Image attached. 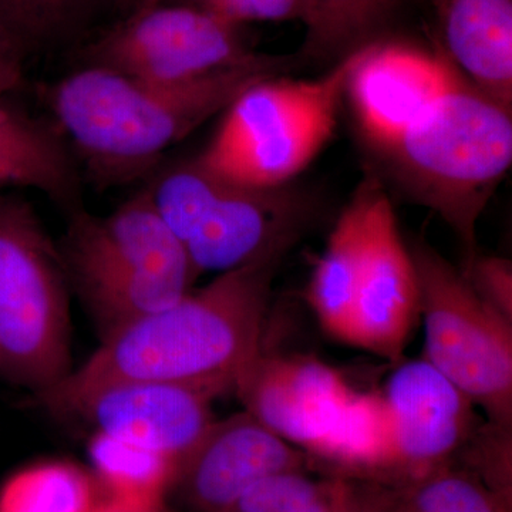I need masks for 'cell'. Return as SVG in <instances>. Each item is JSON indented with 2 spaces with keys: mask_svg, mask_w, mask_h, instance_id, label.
<instances>
[{
  "mask_svg": "<svg viewBox=\"0 0 512 512\" xmlns=\"http://www.w3.org/2000/svg\"><path fill=\"white\" fill-rule=\"evenodd\" d=\"M245 412L309 457L323 447L356 390L313 356L265 353L239 375L234 392Z\"/></svg>",
  "mask_w": 512,
  "mask_h": 512,
  "instance_id": "obj_10",
  "label": "cell"
},
{
  "mask_svg": "<svg viewBox=\"0 0 512 512\" xmlns=\"http://www.w3.org/2000/svg\"><path fill=\"white\" fill-rule=\"evenodd\" d=\"M382 154L417 204L476 252L477 225L512 163L511 107L453 67L446 92Z\"/></svg>",
  "mask_w": 512,
  "mask_h": 512,
  "instance_id": "obj_3",
  "label": "cell"
},
{
  "mask_svg": "<svg viewBox=\"0 0 512 512\" xmlns=\"http://www.w3.org/2000/svg\"><path fill=\"white\" fill-rule=\"evenodd\" d=\"M384 384L393 456L380 483L414 480L453 464L477 429V407L426 359L402 360Z\"/></svg>",
  "mask_w": 512,
  "mask_h": 512,
  "instance_id": "obj_8",
  "label": "cell"
},
{
  "mask_svg": "<svg viewBox=\"0 0 512 512\" xmlns=\"http://www.w3.org/2000/svg\"><path fill=\"white\" fill-rule=\"evenodd\" d=\"M70 289L32 202L0 191V370L32 396L72 372Z\"/></svg>",
  "mask_w": 512,
  "mask_h": 512,
  "instance_id": "obj_4",
  "label": "cell"
},
{
  "mask_svg": "<svg viewBox=\"0 0 512 512\" xmlns=\"http://www.w3.org/2000/svg\"><path fill=\"white\" fill-rule=\"evenodd\" d=\"M288 252L221 272L195 292L101 339L93 355L62 382L32 396L62 416L84 393L120 380L194 387L217 399L264 350L272 286Z\"/></svg>",
  "mask_w": 512,
  "mask_h": 512,
  "instance_id": "obj_1",
  "label": "cell"
},
{
  "mask_svg": "<svg viewBox=\"0 0 512 512\" xmlns=\"http://www.w3.org/2000/svg\"><path fill=\"white\" fill-rule=\"evenodd\" d=\"M13 97H0V191L30 188L67 214L80 210L83 178L66 137Z\"/></svg>",
  "mask_w": 512,
  "mask_h": 512,
  "instance_id": "obj_17",
  "label": "cell"
},
{
  "mask_svg": "<svg viewBox=\"0 0 512 512\" xmlns=\"http://www.w3.org/2000/svg\"><path fill=\"white\" fill-rule=\"evenodd\" d=\"M419 320V282L412 255L380 187L370 210L348 345L396 365L402 362Z\"/></svg>",
  "mask_w": 512,
  "mask_h": 512,
  "instance_id": "obj_12",
  "label": "cell"
},
{
  "mask_svg": "<svg viewBox=\"0 0 512 512\" xmlns=\"http://www.w3.org/2000/svg\"><path fill=\"white\" fill-rule=\"evenodd\" d=\"M205 10L231 25L245 26L259 22H292L303 20L308 0H165Z\"/></svg>",
  "mask_w": 512,
  "mask_h": 512,
  "instance_id": "obj_27",
  "label": "cell"
},
{
  "mask_svg": "<svg viewBox=\"0 0 512 512\" xmlns=\"http://www.w3.org/2000/svg\"><path fill=\"white\" fill-rule=\"evenodd\" d=\"M380 187L382 185L375 178H366L357 187L330 234L325 252L313 269L306 293L320 328L330 338L346 345L366 247L370 210Z\"/></svg>",
  "mask_w": 512,
  "mask_h": 512,
  "instance_id": "obj_18",
  "label": "cell"
},
{
  "mask_svg": "<svg viewBox=\"0 0 512 512\" xmlns=\"http://www.w3.org/2000/svg\"><path fill=\"white\" fill-rule=\"evenodd\" d=\"M416 0H308L302 59L336 62L386 39L403 9Z\"/></svg>",
  "mask_w": 512,
  "mask_h": 512,
  "instance_id": "obj_21",
  "label": "cell"
},
{
  "mask_svg": "<svg viewBox=\"0 0 512 512\" xmlns=\"http://www.w3.org/2000/svg\"><path fill=\"white\" fill-rule=\"evenodd\" d=\"M312 458L245 412L214 420L181 461L174 491L192 512H225L254 485Z\"/></svg>",
  "mask_w": 512,
  "mask_h": 512,
  "instance_id": "obj_11",
  "label": "cell"
},
{
  "mask_svg": "<svg viewBox=\"0 0 512 512\" xmlns=\"http://www.w3.org/2000/svg\"><path fill=\"white\" fill-rule=\"evenodd\" d=\"M311 215V202L291 184L255 187L227 178L184 247L198 275L221 274L291 251Z\"/></svg>",
  "mask_w": 512,
  "mask_h": 512,
  "instance_id": "obj_9",
  "label": "cell"
},
{
  "mask_svg": "<svg viewBox=\"0 0 512 512\" xmlns=\"http://www.w3.org/2000/svg\"><path fill=\"white\" fill-rule=\"evenodd\" d=\"M451 74L437 50L382 39L357 50L346 93L363 133L384 150L446 92Z\"/></svg>",
  "mask_w": 512,
  "mask_h": 512,
  "instance_id": "obj_14",
  "label": "cell"
},
{
  "mask_svg": "<svg viewBox=\"0 0 512 512\" xmlns=\"http://www.w3.org/2000/svg\"><path fill=\"white\" fill-rule=\"evenodd\" d=\"M436 50L467 82L512 107V0H416Z\"/></svg>",
  "mask_w": 512,
  "mask_h": 512,
  "instance_id": "obj_16",
  "label": "cell"
},
{
  "mask_svg": "<svg viewBox=\"0 0 512 512\" xmlns=\"http://www.w3.org/2000/svg\"><path fill=\"white\" fill-rule=\"evenodd\" d=\"M244 29L194 6L161 2L123 16L84 49L83 62L140 82L188 83L258 55Z\"/></svg>",
  "mask_w": 512,
  "mask_h": 512,
  "instance_id": "obj_7",
  "label": "cell"
},
{
  "mask_svg": "<svg viewBox=\"0 0 512 512\" xmlns=\"http://www.w3.org/2000/svg\"><path fill=\"white\" fill-rule=\"evenodd\" d=\"M67 215L66 232L57 244L70 289L92 316L101 339L191 291V286L124 261L101 238L96 215L84 208Z\"/></svg>",
  "mask_w": 512,
  "mask_h": 512,
  "instance_id": "obj_15",
  "label": "cell"
},
{
  "mask_svg": "<svg viewBox=\"0 0 512 512\" xmlns=\"http://www.w3.org/2000/svg\"><path fill=\"white\" fill-rule=\"evenodd\" d=\"M96 224L109 248L141 271L191 288L200 276L183 242L161 217L146 187L109 217H96Z\"/></svg>",
  "mask_w": 512,
  "mask_h": 512,
  "instance_id": "obj_20",
  "label": "cell"
},
{
  "mask_svg": "<svg viewBox=\"0 0 512 512\" xmlns=\"http://www.w3.org/2000/svg\"><path fill=\"white\" fill-rule=\"evenodd\" d=\"M87 451L101 497L131 504H164L174 491L180 471L174 458L97 431Z\"/></svg>",
  "mask_w": 512,
  "mask_h": 512,
  "instance_id": "obj_22",
  "label": "cell"
},
{
  "mask_svg": "<svg viewBox=\"0 0 512 512\" xmlns=\"http://www.w3.org/2000/svg\"><path fill=\"white\" fill-rule=\"evenodd\" d=\"M210 394L181 384L120 380L94 387L62 416L80 417L94 431L181 461L214 421Z\"/></svg>",
  "mask_w": 512,
  "mask_h": 512,
  "instance_id": "obj_13",
  "label": "cell"
},
{
  "mask_svg": "<svg viewBox=\"0 0 512 512\" xmlns=\"http://www.w3.org/2000/svg\"><path fill=\"white\" fill-rule=\"evenodd\" d=\"M29 53L0 25V97L15 96L25 87Z\"/></svg>",
  "mask_w": 512,
  "mask_h": 512,
  "instance_id": "obj_29",
  "label": "cell"
},
{
  "mask_svg": "<svg viewBox=\"0 0 512 512\" xmlns=\"http://www.w3.org/2000/svg\"><path fill=\"white\" fill-rule=\"evenodd\" d=\"M461 274L474 293L498 315L512 322V264L497 255L467 256Z\"/></svg>",
  "mask_w": 512,
  "mask_h": 512,
  "instance_id": "obj_28",
  "label": "cell"
},
{
  "mask_svg": "<svg viewBox=\"0 0 512 512\" xmlns=\"http://www.w3.org/2000/svg\"><path fill=\"white\" fill-rule=\"evenodd\" d=\"M409 251L419 282L424 359L488 421L512 427V322L485 305L460 268L427 242Z\"/></svg>",
  "mask_w": 512,
  "mask_h": 512,
  "instance_id": "obj_6",
  "label": "cell"
},
{
  "mask_svg": "<svg viewBox=\"0 0 512 512\" xmlns=\"http://www.w3.org/2000/svg\"><path fill=\"white\" fill-rule=\"evenodd\" d=\"M106 2L109 0H0V25L30 53L79 33Z\"/></svg>",
  "mask_w": 512,
  "mask_h": 512,
  "instance_id": "obj_24",
  "label": "cell"
},
{
  "mask_svg": "<svg viewBox=\"0 0 512 512\" xmlns=\"http://www.w3.org/2000/svg\"><path fill=\"white\" fill-rule=\"evenodd\" d=\"M356 53L318 79L275 76L251 84L229 104L201 156L237 183H291L332 138Z\"/></svg>",
  "mask_w": 512,
  "mask_h": 512,
  "instance_id": "obj_5",
  "label": "cell"
},
{
  "mask_svg": "<svg viewBox=\"0 0 512 512\" xmlns=\"http://www.w3.org/2000/svg\"><path fill=\"white\" fill-rule=\"evenodd\" d=\"M339 483V477H316L309 470L276 474L254 485L225 512H332Z\"/></svg>",
  "mask_w": 512,
  "mask_h": 512,
  "instance_id": "obj_25",
  "label": "cell"
},
{
  "mask_svg": "<svg viewBox=\"0 0 512 512\" xmlns=\"http://www.w3.org/2000/svg\"><path fill=\"white\" fill-rule=\"evenodd\" d=\"M338 500H336L335 508L332 512H363L357 507L355 501H353L352 495L349 493L348 484L346 480L340 478Z\"/></svg>",
  "mask_w": 512,
  "mask_h": 512,
  "instance_id": "obj_31",
  "label": "cell"
},
{
  "mask_svg": "<svg viewBox=\"0 0 512 512\" xmlns=\"http://www.w3.org/2000/svg\"><path fill=\"white\" fill-rule=\"evenodd\" d=\"M346 483L363 512H511L512 508V500L454 463L404 483Z\"/></svg>",
  "mask_w": 512,
  "mask_h": 512,
  "instance_id": "obj_19",
  "label": "cell"
},
{
  "mask_svg": "<svg viewBox=\"0 0 512 512\" xmlns=\"http://www.w3.org/2000/svg\"><path fill=\"white\" fill-rule=\"evenodd\" d=\"M262 55L183 84H153L86 66L47 87L46 104L77 163L100 187L148 177L163 154L228 109L247 87L291 69Z\"/></svg>",
  "mask_w": 512,
  "mask_h": 512,
  "instance_id": "obj_2",
  "label": "cell"
},
{
  "mask_svg": "<svg viewBox=\"0 0 512 512\" xmlns=\"http://www.w3.org/2000/svg\"><path fill=\"white\" fill-rule=\"evenodd\" d=\"M100 497L89 471L70 461H42L3 481L0 512H94Z\"/></svg>",
  "mask_w": 512,
  "mask_h": 512,
  "instance_id": "obj_23",
  "label": "cell"
},
{
  "mask_svg": "<svg viewBox=\"0 0 512 512\" xmlns=\"http://www.w3.org/2000/svg\"><path fill=\"white\" fill-rule=\"evenodd\" d=\"M94 512H170L165 504H131L100 497Z\"/></svg>",
  "mask_w": 512,
  "mask_h": 512,
  "instance_id": "obj_30",
  "label": "cell"
},
{
  "mask_svg": "<svg viewBox=\"0 0 512 512\" xmlns=\"http://www.w3.org/2000/svg\"><path fill=\"white\" fill-rule=\"evenodd\" d=\"M454 464L466 468L487 487L512 500V427L478 424Z\"/></svg>",
  "mask_w": 512,
  "mask_h": 512,
  "instance_id": "obj_26",
  "label": "cell"
},
{
  "mask_svg": "<svg viewBox=\"0 0 512 512\" xmlns=\"http://www.w3.org/2000/svg\"><path fill=\"white\" fill-rule=\"evenodd\" d=\"M165 2V0H114L117 8L120 9L121 15L127 16L137 10L146 9L148 6L157 5V3Z\"/></svg>",
  "mask_w": 512,
  "mask_h": 512,
  "instance_id": "obj_32",
  "label": "cell"
}]
</instances>
